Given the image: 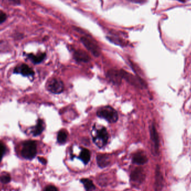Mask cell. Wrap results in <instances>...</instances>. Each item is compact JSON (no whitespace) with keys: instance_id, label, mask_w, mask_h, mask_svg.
Masks as SVG:
<instances>
[{"instance_id":"obj_23","label":"cell","mask_w":191,"mask_h":191,"mask_svg":"<svg viewBox=\"0 0 191 191\" xmlns=\"http://www.w3.org/2000/svg\"><path fill=\"white\" fill-rule=\"evenodd\" d=\"M43 191H58L55 187L53 186H49L44 189Z\"/></svg>"},{"instance_id":"obj_4","label":"cell","mask_w":191,"mask_h":191,"mask_svg":"<svg viewBox=\"0 0 191 191\" xmlns=\"http://www.w3.org/2000/svg\"><path fill=\"white\" fill-rule=\"evenodd\" d=\"M81 41L87 49L90 51L94 57H99L101 54L100 47L97 45L95 41L91 38L84 36L81 38Z\"/></svg>"},{"instance_id":"obj_11","label":"cell","mask_w":191,"mask_h":191,"mask_svg":"<svg viewBox=\"0 0 191 191\" xmlns=\"http://www.w3.org/2000/svg\"><path fill=\"white\" fill-rule=\"evenodd\" d=\"M44 129V124L41 119H39L37 124L35 127H32L31 132L34 136H36L41 135Z\"/></svg>"},{"instance_id":"obj_17","label":"cell","mask_w":191,"mask_h":191,"mask_svg":"<svg viewBox=\"0 0 191 191\" xmlns=\"http://www.w3.org/2000/svg\"><path fill=\"white\" fill-rule=\"evenodd\" d=\"M67 139V134L64 130H61L59 131L57 136V140L59 144H63L65 143Z\"/></svg>"},{"instance_id":"obj_8","label":"cell","mask_w":191,"mask_h":191,"mask_svg":"<svg viewBox=\"0 0 191 191\" xmlns=\"http://www.w3.org/2000/svg\"><path fill=\"white\" fill-rule=\"evenodd\" d=\"M14 73L20 74L25 77H30L34 75V72L31 68L25 64L17 66L14 70Z\"/></svg>"},{"instance_id":"obj_12","label":"cell","mask_w":191,"mask_h":191,"mask_svg":"<svg viewBox=\"0 0 191 191\" xmlns=\"http://www.w3.org/2000/svg\"><path fill=\"white\" fill-rule=\"evenodd\" d=\"M26 57L34 63V64H39L41 62H43L44 59L46 57L45 53H41L38 55H34L33 54H28L26 55Z\"/></svg>"},{"instance_id":"obj_1","label":"cell","mask_w":191,"mask_h":191,"mask_svg":"<svg viewBox=\"0 0 191 191\" xmlns=\"http://www.w3.org/2000/svg\"><path fill=\"white\" fill-rule=\"evenodd\" d=\"M97 116L103 118L110 123L116 122L118 120V113L113 108L106 106L98 108L97 111Z\"/></svg>"},{"instance_id":"obj_5","label":"cell","mask_w":191,"mask_h":191,"mask_svg":"<svg viewBox=\"0 0 191 191\" xmlns=\"http://www.w3.org/2000/svg\"><path fill=\"white\" fill-rule=\"evenodd\" d=\"M49 91L54 94H59L64 90V84L59 78H52L47 84Z\"/></svg>"},{"instance_id":"obj_25","label":"cell","mask_w":191,"mask_h":191,"mask_svg":"<svg viewBox=\"0 0 191 191\" xmlns=\"http://www.w3.org/2000/svg\"><path fill=\"white\" fill-rule=\"evenodd\" d=\"M39 161L41 163H43V164H46V160L45 159L43 158H39Z\"/></svg>"},{"instance_id":"obj_7","label":"cell","mask_w":191,"mask_h":191,"mask_svg":"<svg viewBox=\"0 0 191 191\" xmlns=\"http://www.w3.org/2000/svg\"><path fill=\"white\" fill-rule=\"evenodd\" d=\"M107 77L108 79L115 85L118 86L121 84L122 77L120 70L110 69L107 73Z\"/></svg>"},{"instance_id":"obj_20","label":"cell","mask_w":191,"mask_h":191,"mask_svg":"<svg viewBox=\"0 0 191 191\" xmlns=\"http://www.w3.org/2000/svg\"><path fill=\"white\" fill-rule=\"evenodd\" d=\"M6 151L5 146L3 143L0 142V161L2 158L3 156L4 155Z\"/></svg>"},{"instance_id":"obj_2","label":"cell","mask_w":191,"mask_h":191,"mask_svg":"<svg viewBox=\"0 0 191 191\" xmlns=\"http://www.w3.org/2000/svg\"><path fill=\"white\" fill-rule=\"evenodd\" d=\"M36 153L37 148L35 141L28 140L23 143L22 145L21 154L24 158L31 160L35 157Z\"/></svg>"},{"instance_id":"obj_26","label":"cell","mask_w":191,"mask_h":191,"mask_svg":"<svg viewBox=\"0 0 191 191\" xmlns=\"http://www.w3.org/2000/svg\"><path fill=\"white\" fill-rule=\"evenodd\" d=\"M178 1H180V2H186V0H178Z\"/></svg>"},{"instance_id":"obj_18","label":"cell","mask_w":191,"mask_h":191,"mask_svg":"<svg viewBox=\"0 0 191 191\" xmlns=\"http://www.w3.org/2000/svg\"><path fill=\"white\" fill-rule=\"evenodd\" d=\"M143 176L142 171L140 170H135L134 172L132 173L131 179L132 180L136 182L138 180H141V179H143Z\"/></svg>"},{"instance_id":"obj_24","label":"cell","mask_w":191,"mask_h":191,"mask_svg":"<svg viewBox=\"0 0 191 191\" xmlns=\"http://www.w3.org/2000/svg\"><path fill=\"white\" fill-rule=\"evenodd\" d=\"M131 2L136 3H144L146 2V0H127Z\"/></svg>"},{"instance_id":"obj_3","label":"cell","mask_w":191,"mask_h":191,"mask_svg":"<svg viewBox=\"0 0 191 191\" xmlns=\"http://www.w3.org/2000/svg\"><path fill=\"white\" fill-rule=\"evenodd\" d=\"M93 134V140L94 144L99 148H102L107 144L108 139V134L106 129L101 127L99 129L94 130Z\"/></svg>"},{"instance_id":"obj_22","label":"cell","mask_w":191,"mask_h":191,"mask_svg":"<svg viewBox=\"0 0 191 191\" xmlns=\"http://www.w3.org/2000/svg\"><path fill=\"white\" fill-rule=\"evenodd\" d=\"M5 2L8 3L10 5H19L21 1L20 0H3Z\"/></svg>"},{"instance_id":"obj_21","label":"cell","mask_w":191,"mask_h":191,"mask_svg":"<svg viewBox=\"0 0 191 191\" xmlns=\"http://www.w3.org/2000/svg\"><path fill=\"white\" fill-rule=\"evenodd\" d=\"M7 15L3 11L0 10V24H2L7 19Z\"/></svg>"},{"instance_id":"obj_6","label":"cell","mask_w":191,"mask_h":191,"mask_svg":"<svg viewBox=\"0 0 191 191\" xmlns=\"http://www.w3.org/2000/svg\"><path fill=\"white\" fill-rule=\"evenodd\" d=\"M120 72L122 78H124L130 84L137 87L144 86V83L140 78L135 77L129 72H127L125 70H121Z\"/></svg>"},{"instance_id":"obj_19","label":"cell","mask_w":191,"mask_h":191,"mask_svg":"<svg viewBox=\"0 0 191 191\" xmlns=\"http://www.w3.org/2000/svg\"><path fill=\"white\" fill-rule=\"evenodd\" d=\"M11 180V177L7 174H3L0 177V181L3 183H8Z\"/></svg>"},{"instance_id":"obj_16","label":"cell","mask_w":191,"mask_h":191,"mask_svg":"<svg viewBox=\"0 0 191 191\" xmlns=\"http://www.w3.org/2000/svg\"><path fill=\"white\" fill-rule=\"evenodd\" d=\"M81 182L83 183L84 185V187H85V189L87 191H93V189H95L93 183L92 182V181L88 179H82L81 180Z\"/></svg>"},{"instance_id":"obj_14","label":"cell","mask_w":191,"mask_h":191,"mask_svg":"<svg viewBox=\"0 0 191 191\" xmlns=\"http://www.w3.org/2000/svg\"><path fill=\"white\" fill-rule=\"evenodd\" d=\"M132 160L135 164L141 165L146 163L148 161V159L146 155L141 153H139L135 155L133 157Z\"/></svg>"},{"instance_id":"obj_13","label":"cell","mask_w":191,"mask_h":191,"mask_svg":"<svg viewBox=\"0 0 191 191\" xmlns=\"http://www.w3.org/2000/svg\"><path fill=\"white\" fill-rule=\"evenodd\" d=\"M109 156L105 154H100L97 156V162L98 166L101 168L107 167L110 164Z\"/></svg>"},{"instance_id":"obj_10","label":"cell","mask_w":191,"mask_h":191,"mask_svg":"<svg viewBox=\"0 0 191 191\" xmlns=\"http://www.w3.org/2000/svg\"><path fill=\"white\" fill-rule=\"evenodd\" d=\"M150 137L151 140L153 143L154 148L156 152L158 151L159 149V140L158 134L156 131V128L153 124L150 127Z\"/></svg>"},{"instance_id":"obj_9","label":"cell","mask_w":191,"mask_h":191,"mask_svg":"<svg viewBox=\"0 0 191 191\" xmlns=\"http://www.w3.org/2000/svg\"><path fill=\"white\" fill-rule=\"evenodd\" d=\"M73 57L77 62L79 63H87L90 61L91 60V58L88 54H87V53L82 50H78L75 51L73 54Z\"/></svg>"},{"instance_id":"obj_15","label":"cell","mask_w":191,"mask_h":191,"mask_svg":"<svg viewBox=\"0 0 191 191\" xmlns=\"http://www.w3.org/2000/svg\"><path fill=\"white\" fill-rule=\"evenodd\" d=\"M79 158L84 162V164H87L91 158L90 152L88 150L86 149H84L81 151L79 155Z\"/></svg>"}]
</instances>
